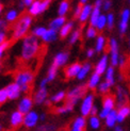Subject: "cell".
<instances>
[{"mask_svg":"<svg viewBox=\"0 0 130 131\" xmlns=\"http://www.w3.org/2000/svg\"><path fill=\"white\" fill-rule=\"evenodd\" d=\"M67 61H68V53L67 52H60V53H58L55 57L52 64H55L58 67H61L63 65H65V63Z\"/></svg>","mask_w":130,"mask_h":131,"instance_id":"d6986e66","label":"cell"},{"mask_svg":"<svg viewBox=\"0 0 130 131\" xmlns=\"http://www.w3.org/2000/svg\"><path fill=\"white\" fill-rule=\"evenodd\" d=\"M106 81H108L110 84H114V68L108 67L106 71Z\"/></svg>","mask_w":130,"mask_h":131,"instance_id":"d6a6232c","label":"cell"},{"mask_svg":"<svg viewBox=\"0 0 130 131\" xmlns=\"http://www.w3.org/2000/svg\"><path fill=\"white\" fill-rule=\"evenodd\" d=\"M116 100H117V106L121 108L123 106H126L127 104V100H128V98H127V93H126V91L124 89H122L121 86L117 88V92H116Z\"/></svg>","mask_w":130,"mask_h":131,"instance_id":"2e32d148","label":"cell"},{"mask_svg":"<svg viewBox=\"0 0 130 131\" xmlns=\"http://www.w3.org/2000/svg\"><path fill=\"white\" fill-rule=\"evenodd\" d=\"M115 131H123V129L121 127H115Z\"/></svg>","mask_w":130,"mask_h":131,"instance_id":"9f6ffc18","label":"cell"},{"mask_svg":"<svg viewBox=\"0 0 130 131\" xmlns=\"http://www.w3.org/2000/svg\"><path fill=\"white\" fill-rule=\"evenodd\" d=\"M41 1L40 0H35V1L32 2V4L29 6V13L32 16H36L38 14H41Z\"/></svg>","mask_w":130,"mask_h":131,"instance_id":"484cf974","label":"cell"},{"mask_svg":"<svg viewBox=\"0 0 130 131\" xmlns=\"http://www.w3.org/2000/svg\"><path fill=\"white\" fill-rule=\"evenodd\" d=\"M66 98V94L65 92H59V93L55 94L52 97H51V102H55V103H58V102H61L62 100H64Z\"/></svg>","mask_w":130,"mask_h":131,"instance_id":"e575fe53","label":"cell"},{"mask_svg":"<svg viewBox=\"0 0 130 131\" xmlns=\"http://www.w3.org/2000/svg\"><path fill=\"white\" fill-rule=\"evenodd\" d=\"M110 51H111V64L112 66L118 65L120 56H118V45L115 38L110 40Z\"/></svg>","mask_w":130,"mask_h":131,"instance_id":"52a82bcc","label":"cell"},{"mask_svg":"<svg viewBox=\"0 0 130 131\" xmlns=\"http://www.w3.org/2000/svg\"><path fill=\"white\" fill-rule=\"evenodd\" d=\"M11 126L17 128L18 126H20L21 124H24V114L20 111H15L11 115Z\"/></svg>","mask_w":130,"mask_h":131,"instance_id":"4fadbf2b","label":"cell"},{"mask_svg":"<svg viewBox=\"0 0 130 131\" xmlns=\"http://www.w3.org/2000/svg\"><path fill=\"white\" fill-rule=\"evenodd\" d=\"M65 21H66V19H65L64 16H59V17L55 18L50 23L49 27H50V29H53V30L58 31V30H60L62 28V26L65 24Z\"/></svg>","mask_w":130,"mask_h":131,"instance_id":"7402d4cb","label":"cell"},{"mask_svg":"<svg viewBox=\"0 0 130 131\" xmlns=\"http://www.w3.org/2000/svg\"><path fill=\"white\" fill-rule=\"evenodd\" d=\"M38 119H40V116H38V114L36 112H34V111H30V112H28L27 114L25 115L24 117V124L25 126L27 128H33Z\"/></svg>","mask_w":130,"mask_h":131,"instance_id":"ba28073f","label":"cell"},{"mask_svg":"<svg viewBox=\"0 0 130 131\" xmlns=\"http://www.w3.org/2000/svg\"><path fill=\"white\" fill-rule=\"evenodd\" d=\"M8 28V23L4 19H0V32L1 31H5Z\"/></svg>","mask_w":130,"mask_h":131,"instance_id":"bcb514c9","label":"cell"},{"mask_svg":"<svg viewBox=\"0 0 130 131\" xmlns=\"http://www.w3.org/2000/svg\"><path fill=\"white\" fill-rule=\"evenodd\" d=\"M110 86H111V84H110L108 81H105V82H102L99 84V88H98V91L100 92L101 94H107L109 90H110Z\"/></svg>","mask_w":130,"mask_h":131,"instance_id":"8d00e7d4","label":"cell"},{"mask_svg":"<svg viewBox=\"0 0 130 131\" xmlns=\"http://www.w3.org/2000/svg\"><path fill=\"white\" fill-rule=\"evenodd\" d=\"M17 12L16 11H14V10H12V11H10L8 14H6V16H5V18H6V20L8 21H14L15 19L17 18Z\"/></svg>","mask_w":130,"mask_h":131,"instance_id":"7bdbcfd3","label":"cell"},{"mask_svg":"<svg viewBox=\"0 0 130 131\" xmlns=\"http://www.w3.org/2000/svg\"><path fill=\"white\" fill-rule=\"evenodd\" d=\"M89 125L90 127L94 129V130H97V129H99L100 128V125H101V123H100V117H97L95 115H92V117L90 118L89 121Z\"/></svg>","mask_w":130,"mask_h":131,"instance_id":"83f0119b","label":"cell"},{"mask_svg":"<svg viewBox=\"0 0 130 131\" xmlns=\"http://www.w3.org/2000/svg\"><path fill=\"white\" fill-rule=\"evenodd\" d=\"M94 107V95L93 94H88L81 103V108H80V112L82 116H88L91 114V110Z\"/></svg>","mask_w":130,"mask_h":131,"instance_id":"8992f818","label":"cell"},{"mask_svg":"<svg viewBox=\"0 0 130 131\" xmlns=\"http://www.w3.org/2000/svg\"><path fill=\"white\" fill-rule=\"evenodd\" d=\"M130 18V11L128 9H125L122 12V16H121V21H120V32L121 34L126 33L127 28H128V21Z\"/></svg>","mask_w":130,"mask_h":131,"instance_id":"8fae6325","label":"cell"},{"mask_svg":"<svg viewBox=\"0 0 130 131\" xmlns=\"http://www.w3.org/2000/svg\"><path fill=\"white\" fill-rule=\"evenodd\" d=\"M92 10H93V6L91 4H85L84 6H82L80 16H79V18H78V19H79V21L80 23H85L88 19L90 18L91 13H92Z\"/></svg>","mask_w":130,"mask_h":131,"instance_id":"ac0fdd59","label":"cell"},{"mask_svg":"<svg viewBox=\"0 0 130 131\" xmlns=\"http://www.w3.org/2000/svg\"><path fill=\"white\" fill-rule=\"evenodd\" d=\"M50 3H51V0H42V1H41V8H40L41 13H43V12L46 11V10L49 8Z\"/></svg>","mask_w":130,"mask_h":131,"instance_id":"f6af8a7d","label":"cell"},{"mask_svg":"<svg viewBox=\"0 0 130 131\" xmlns=\"http://www.w3.org/2000/svg\"><path fill=\"white\" fill-rule=\"evenodd\" d=\"M86 1H88V0H80V3L81 4H84V3H86Z\"/></svg>","mask_w":130,"mask_h":131,"instance_id":"6f0895ef","label":"cell"},{"mask_svg":"<svg viewBox=\"0 0 130 131\" xmlns=\"http://www.w3.org/2000/svg\"><path fill=\"white\" fill-rule=\"evenodd\" d=\"M47 95H48V92L46 90V86L45 88H40L35 95H34V102L36 104H42L46 101V98H47Z\"/></svg>","mask_w":130,"mask_h":131,"instance_id":"9a60e30c","label":"cell"},{"mask_svg":"<svg viewBox=\"0 0 130 131\" xmlns=\"http://www.w3.org/2000/svg\"><path fill=\"white\" fill-rule=\"evenodd\" d=\"M96 113H97V109L96 107H93L92 110H91V115H96Z\"/></svg>","mask_w":130,"mask_h":131,"instance_id":"db71d44e","label":"cell"},{"mask_svg":"<svg viewBox=\"0 0 130 131\" xmlns=\"http://www.w3.org/2000/svg\"><path fill=\"white\" fill-rule=\"evenodd\" d=\"M34 0H24V2H25V5H27V6H30L32 4V2H33Z\"/></svg>","mask_w":130,"mask_h":131,"instance_id":"f5cc1de1","label":"cell"},{"mask_svg":"<svg viewBox=\"0 0 130 131\" xmlns=\"http://www.w3.org/2000/svg\"><path fill=\"white\" fill-rule=\"evenodd\" d=\"M0 69H1V62H0Z\"/></svg>","mask_w":130,"mask_h":131,"instance_id":"91938a15","label":"cell"},{"mask_svg":"<svg viewBox=\"0 0 130 131\" xmlns=\"http://www.w3.org/2000/svg\"><path fill=\"white\" fill-rule=\"evenodd\" d=\"M40 51V43L37 41V37L34 34L28 35L24 38L23 47H21V58L25 61H30Z\"/></svg>","mask_w":130,"mask_h":131,"instance_id":"6da1fadb","label":"cell"},{"mask_svg":"<svg viewBox=\"0 0 130 131\" xmlns=\"http://www.w3.org/2000/svg\"><path fill=\"white\" fill-rule=\"evenodd\" d=\"M94 53H95V50L92 49V48H90V49L86 51V56H88V58H92V57L94 56Z\"/></svg>","mask_w":130,"mask_h":131,"instance_id":"681fc988","label":"cell"},{"mask_svg":"<svg viewBox=\"0 0 130 131\" xmlns=\"http://www.w3.org/2000/svg\"><path fill=\"white\" fill-rule=\"evenodd\" d=\"M91 70V64L90 63H84L80 70H79V73H78L77 75V78H78V80H83L84 78L86 77V75L89 74V71Z\"/></svg>","mask_w":130,"mask_h":131,"instance_id":"4316f807","label":"cell"},{"mask_svg":"<svg viewBox=\"0 0 130 131\" xmlns=\"http://www.w3.org/2000/svg\"><path fill=\"white\" fill-rule=\"evenodd\" d=\"M96 35H97V31H96L95 27L90 26L86 30V37L88 38H94V37H96Z\"/></svg>","mask_w":130,"mask_h":131,"instance_id":"f35d334b","label":"cell"},{"mask_svg":"<svg viewBox=\"0 0 130 131\" xmlns=\"http://www.w3.org/2000/svg\"><path fill=\"white\" fill-rule=\"evenodd\" d=\"M43 41L45 43H50L57 40V31L53 29H48L46 30V32L44 33V35L42 36Z\"/></svg>","mask_w":130,"mask_h":131,"instance_id":"603a6c76","label":"cell"},{"mask_svg":"<svg viewBox=\"0 0 130 131\" xmlns=\"http://www.w3.org/2000/svg\"><path fill=\"white\" fill-rule=\"evenodd\" d=\"M69 10V3L67 0H64L62 1L59 5V10H58V13H59V16H65L66 13L68 12Z\"/></svg>","mask_w":130,"mask_h":131,"instance_id":"f1b7e54d","label":"cell"},{"mask_svg":"<svg viewBox=\"0 0 130 131\" xmlns=\"http://www.w3.org/2000/svg\"><path fill=\"white\" fill-rule=\"evenodd\" d=\"M114 106H115V100H114L113 96L107 95V96L103 97L102 109H101L100 113H99V117H100V118H106V116L113 110Z\"/></svg>","mask_w":130,"mask_h":131,"instance_id":"5b68a950","label":"cell"},{"mask_svg":"<svg viewBox=\"0 0 130 131\" xmlns=\"http://www.w3.org/2000/svg\"><path fill=\"white\" fill-rule=\"evenodd\" d=\"M130 114V107L129 106H123L120 108V110L117 111V122L118 123H123L125 121V118Z\"/></svg>","mask_w":130,"mask_h":131,"instance_id":"44dd1931","label":"cell"},{"mask_svg":"<svg viewBox=\"0 0 130 131\" xmlns=\"http://www.w3.org/2000/svg\"><path fill=\"white\" fill-rule=\"evenodd\" d=\"M107 26L109 29H112L114 26V15L113 13H109L107 15Z\"/></svg>","mask_w":130,"mask_h":131,"instance_id":"b9f144b4","label":"cell"},{"mask_svg":"<svg viewBox=\"0 0 130 131\" xmlns=\"http://www.w3.org/2000/svg\"><path fill=\"white\" fill-rule=\"evenodd\" d=\"M9 46H10V42H8V41H4L3 43L0 44V59L2 58L4 51L9 48Z\"/></svg>","mask_w":130,"mask_h":131,"instance_id":"ee69618b","label":"cell"},{"mask_svg":"<svg viewBox=\"0 0 130 131\" xmlns=\"http://www.w3.org/2000/svg\"><path fill=\"white\" fill-rule=\"evenodd\" d=\"M56 127L53 125H49V124H44V125L38 126L36 131H55Z\"/></svg>","mask_w":130,"mask_h":131,"instance_id":"74e56055","label":"cell"},{"mask_svg":"<svg viewBox=\"0 0 130 131\" xmlns=\"http://www.w3.org/2000/svg\"><path fill=\"white\" fill-rule=\"evenodd\" d=\"M86 91H88V85H84V84L76 86L74 90H71L66 95V100H67L66 102L75 106V104L86 94Z\"/></svg>","mask_w":130,"mask_h":131,"instance_id":"3957f363","label":"cell"},{"mask_svg":"<svg viewBox=\"0 0 130 131\" xmlns=\"http://www.w3.org/2000/svg\"><path fill=\"white\" fill-rule=\"evenodd\" d=\"M80 36H81V30H79V29H77V30H75L74 32H71V35H70V37H69V44H75L76 42H78V40L80 38Z\"/></svg>","mask_w":130,"mask_h":131,"instance_id":"d590c367","label":"cell"},{"mask_svg":"<svg viewBox=\"0 0 130 131\" xmlns=\"http://www.w3.org/2000/svg\"><path fill=\"white\" fill-rule=\"evenodd\" d=\"M73 109H74L73 104L66 102V103L64 104V106H61V107H59V108H57V109H56V112H57L58 114H66V113L70 112V111H73Z\"/></svg>","mask_w":130,"mask_h":131,"instance_id":"f546056e","label":"cell"},{"mask_svg":"<svg viewBox=\"0 0 130 131\" xmlns=\"http://www.w3.org/2000/svg\"><path fill=\"white\" fill-rule=\"evenodd\" d=\"M31 24H32V17L30 15H24L19 19L15 25L14 30H13V35H12L13 41L19 40V38L24 37L27 34Z\"/></svg>","mask_w":130,"mask_h":131,"instance_id":"7a4b0ae2","label":"cell"},{"mask_svg":"<svg viewBox=\"0 0 130 131\" xmlns=\"http://www.w3.org/2000/svg\"><path fill=\"white\" fill-rule=\"evenodd\" d=\"M2 8H3V6H2V4L0 3V13H1V11H2Z\"/></svg>","mask_w":130,"mask_h":131,"instance_id":"680465c9","label":"cell"},{"mask_svg":"<svg viewBox=\"0 0 130 131\" xmlns=\"http://www.w3.org/2000/svg\"><path fill=\"white\" fill-rule=\"evenodd\" d=\"M0 131H1V126H0Z\"/></svg>","mask_w":130,"mask_h":131,"instance_id":"94428289","label":"cell"},{"mask_svg":"<svg viewBox=\"0 0 130 131\" xmlns=\"http://www.w3.org/2000/svg\"><path fill=\"white\" fill-rule=\"evenodd\" d=\"M106 26H107V16L100 14L98 20H97V24H96V28L98 30H102Z\"/></svg>","mask_w":130,"mask_h":131,"instance_id":"836d02e7","label":"cell"},{"mask_svg":"<svg viewBox=\"0 0 130 131\" xmlns=\"http://www.w3.org/2000/svg\"><path fill=\"white\" fill-rule=\"evenodd\" d=\"M100 76L101 75H99V74H97V73H94L92 76H91V78H90V80H89V82H88V89H90V90H94L97 85L99 84V81H100Z\"/></svg>","mask_w":130,"mask_h":131,"instance_id":"cb8c5ba5","label":"cell"},{"mask_svg":"<svg viewBox=\"0 0 130 131\" xmlns=\"http://www.w3.org/2000/svg\"><path fill=\"white\" fill-rule=\"evenodd\" d=\"M106 46V38L103 37L102 35L97 36V41H96V46H95V51L97 52H100L103 50Z\"/></svg>","mask_w":130,"mask_h":131,"instance_id":"4dcf8cb0","label":"cell"},{"mask_svg":"<svg viewBox=\"0 0 130 131\" xmlns=\"http://www.w3.org/2000/svg\"><path fill=\"white\" fill-rule=\"evenodd\" d=\"M106 126L111 128V127H114L115 123L117 122V111L115 110H112L107 116H106Z\"/></svg>","mask_w":130,"mask_h":131,"instance_id":"ffe728a7","label":"cell"},{"mask_svg":"<svg viewBox=\"0 0 130 131\" xmlns=\"http://www.w3.org/2000/svg\"><path fill=\"white\" fill-rule=\"evenodd\" d=\"M107 68H108V56L106 54L100 59L98 63H97L96 67H95V73L102 75L107 70Z\"/></svg>","mask_w":130,"mask_h":131,"instance_id":"e0dca14e","label":"cell"},{"mask_svg":"<svg viewBox=\"0 0 130 131\" xmlns=\"http://www.w3.org/2000/svg\"><path fill=\"white\" fill-rule=\"evenodd\" d=\"M5 37H6V35H5V33H4V31L0 32V44L3 43V42L5 41Z\"/></svg>","mask_w":130,"mask_h":131,"instance_id":"f907efd6","label":"cell"},{"mask_svg":"<svg viewBox=\"0 0 130 131\" xmlns=\"http://www.w3.org/2000/svg\"><path fill=\"white\" fill-rule=\"evenodd\" d=\"M46 28H44V27H37L33 30V32H32V34H34L36 37H42L44 35V33L46 32Z\"/></svg>","mask_w":130,"mask_h":131,"instance_id":"ab89813d","label":"cell"},{"mask_svg":"<svg viewBox=\"0 0 130 131\" xmlns=\"http://www.w3.org/2000/svg\"><path fill=\"white\" fill-rule=\"evenodd\" d=\"M86 128V121L84 116H79L74 121L70 131H84Z\"/></svg>","mask_w":130,"mask_h":131,"instance_id":"7c38bea8","label":"cell"},{"mask_svg":"<svg viewBox=\"0 0 130 131\" xmlns=\"http://www.w3.org/2000/svg\"><path fill=\"white\" fill-rule=\"evenodd\" d=\"M8 99H9L8 92H6L5 89H1V90H0V104L4 103Z\"/></svg>","mask_w":130,"mask_h":131,"instance_id":"60d3db41","label":"cell"},{"mask_svg":"<svg viewBox=\"0 0 130 131\" xmlns=\"http://www.w3.org/2000/svg\"><path fill=\"white\" fill-rule=\"evenodd\" d=\"M6 92H8V96L9 99H17L21 93V89L19 86V84H17L16 82L14 83H10L8 86L5 88Z\"/></svg>","mask_w":130,"mask_h":131,"instance_id":"30bf717a","label":"cell"},{"mask_svg":"<svg viewBox=\"0 0 130 131\" xmlns=\"http://www.w3.org/2000/svg\"><path fill=\"white\" fill-rule=\"evenodd\" d=\"M74 27V23L73 21H69V23H65L62 28L60 29V36L61 38H65L66 37L70 32H71V29H73Z\"/></svg>","mask_w":130,"mask_h":131,"instance_id":"d4e9b609","label":"cell"},{"mask_svg":"<svg viewBox=\"0 0 130 131\" xmlns=\"http://www.w3.org/2000/svg\"><path fill=\"white\" fill-rule=\"evenodd\" d=\"M32 106H33V100H32V98L30 96H25L18 104V111H20L23 114H27L28 112L31 111Z\"/></svg>","mask_w":130,"mask_h":131,"instance_id":"9c48e42d","label":"cell"},{"mask_svg":"<svg viewBox=\"0 0 130 131\" xmlns=\"http://www.w3.org/2000/svg\"><path fill=\"white\" fill-rule=\"evenodd\" d=\"M81 10H82V6H81V5H78L77 8H76L75 13H74V17H75V18H79L80 13H81Z\"/></svg>","mask_w":130,"mask_h":131,"instance_id":"c3c4849f","label":"cell"},{"mask_svg":"<svg viewBox=\"0 0 130 131\" xmlns=\"http://www.w3.org/2000/svg\"><path fill=\"white\" fill-rule=\"evenodd\" d=\"M80 68H81V65L79 63L71 64V65H69L66 69H65V76H66V78H68V79H70V78H74V77H77Z\"/></svg>","mask_w":130,"mask_h":131,"instance_id":"5bb4252c","label":"cell"},{"mask_svg":"<svg viewBox=\"0 0 130 131\" xmlns=\"http://www.w3.org/2000/svg\"><path fill=\"white\" fill-rule=\"evenodd\" d=\"M34 75L31 70H20L15 75V82L19 84V86L23 85H31V83L33 82Z\"/></svg>","mask_w":130,"mask_h":131,"instance_id":"277c9868","label":"cell"},{"mask_svg":"<svg viewBox=\"0 0 130 131\" xmlns=\"http://www.w3.org/2000/svg\"><path fill=\"white\" fill-rule=\"evenodd\" d=\"M47 82H48L47 78H46V79H44V80H42V82L40 84V88H45V86H46V84H47Z\"/></svg>","mask_w":130,"mask_h":131,"instance_id":"816d5d0a","label":"cell"},{"mask_svg":"<svg viewBox=\"0 0 130 131\" xmlns=\"http://www.w3.org/2000/svg\"><path fill=\"white\" fill-rule=\"evenodd\" d=\"M40 118H41V121H45V114H42L40 116Z\"/></svg>","mask_w":130,"mask_h":131,"instance_id":"11a10c76","label":"cell"},{"mask_svg":"<svg viewBox=\"0 0 130 131\" xmlns=\"http://www.w3.org/2000/svg\"><path fill=\"white\" fill-rule=\"evenodd\" d=\"M111 5H112V2L110 1V0H106V1L102 2V8H103V10H106V11H109L110 8H111Z\"/></svg>","mask_w":130,"mask_h":131,"instance_id":"7dc6e473","label":"cell"},{"mask_svg":"<svg viewBox=\"0 0 130 131\" xmlns=\"http://www.w3.org/2000/svg\"><path fill=\"white\" fill-rule=\"evenodd\" d=\"M58 69H59V67L56 66L55 64L51 65L50 68H49V70H48V74H47V79H48V81L55 80V78H56L57 75H58Z\"/></svg>","mask_w":130,"mask_h":131,"instance_id":"1f68e13d","label":"cell"}]
</instances>
